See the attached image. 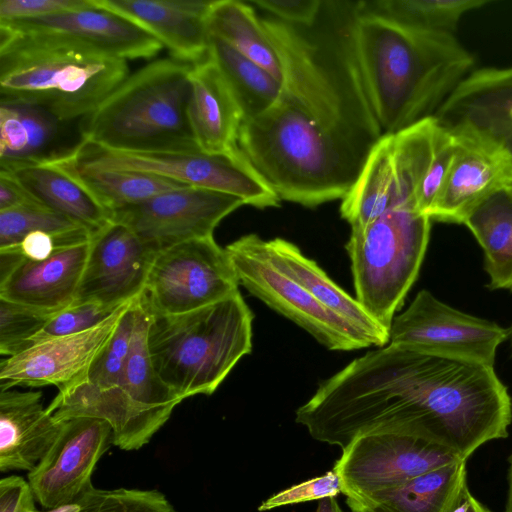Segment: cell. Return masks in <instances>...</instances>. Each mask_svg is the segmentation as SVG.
Masks as SVG:
<instances>
[{
	"mask_svg": "<svg viewBox=\"0 0 512 512\" xmlns=\"http://www.w3.org/2000/svg\"><path fill=\"white\" fill-rule=\"evenodd\" d=\"M357 1H323L312 26L261 18L282 65L281 94L244 120L237 145L280 200L343 199L383 136L353 39Z\"/></svg>",
	"mask_w": 512,
	"mask_h": 512,
	"instance_id": "obj_1",
	"label": "cell"
},
{
	"mask_svg": "<svg viewBox=\"0 0 512 512\" xmlns=\"http://www.w3.org/2000/svg\"><path fill=\"white\" fill-rule=\"evenodd\" d=\"M302 415L313 439L341 450L362 434L398 432L467 461L508 436L512 399L494 366L388 343L323 381Z\"/></svg>",
	"mask_w": 512,
	"mask_h": 512,
	"instance_id": "obj_2",
	"label": "cell"
},
{
	"mask_svg": "<svg viewBox=\"0 0 512 512\" xmlns=\"http://www.w3.org/2000/svg\"><path fill=\"white\" fill-rule=\"evenodd\" d=\"M353 39L383 135L434 117L474 64L455 35L419 31L362 12L358 1Z\"/></svg>",
	"mask_w": 512,
	"mask_h": 512,
	"instance_id": "obj_3",
	"label": "cell"
},
{
	"mask_svg": "<svg viewBox=\"0 0 512 512\" xmlns=\"http://www.w3.org/2000/svg\"><path fill=\"white\" fill-rule=\"evenodd\" d=\"M127 61L0 25V103L47 109L61 122L91 113L129 75Z\"/></svg>",
	"mask_w": 512,
	"mask_h": 512,
	"instance_id": "obj_4",
	"label": "cell"
},
{
	"mask_svg": "<svg viewBox=\"0 0 512 512\" xmlns=\"http://www.w3.org/2000/svg\"><path fill=\"white\" fill-rule=\"evenodd\" d=\"M190 69L171 57L129 74L81 119V140L120 151H201L187 114Z\"/></svg>",
	"mask_w": 512,
	"mask_h": 512,
	"instance_id": "obj_5",
	"label": "cell"
},
{
	"mask_svg": "<svg viewBox=\"0 0 512 512\" xmlns=\"http://www.w3.org/2000/svg\"><path fill=\"white\" fill-rule=\"evenodd\" d=\"M252 322L240 292L190 312L150 315L148 349L158 377L181 400L211 395L252 351Z\"/></svg>",
	"mask_w": 512,
	"mask_h": 512,
	"instance_id": "obj_6",
	"label": "cell"
},
{
	"mask_svg": "<svg viewBox=\"0 0 512 512\" xmlns=\"http://www.w3.org/2000/svg\"><path fill=\"white\" fill-rule=\"evenodd\" d=\"M431 221L415 210L395 209L366 225L351 228L345 247L351 261L355 298L388 332L418 277Z\"/></svg>",
	"mask_w": 512,
	"mask_h": 512,
	"instance_id": "obj_7",
	"label": "cell"
},
{
	"mask_svg": "<svg viewBox=\"0 0 512 512\" xmlns=\"http://www.w3.org/2000/svg\"><path fill=\"white\" fill-rule=\"evenodd\" d=\"M76 158L81 169L156 174L187 186L236 196L260 209L278 207L281 201L239 147L225 154L137 152L107 149L81 140L76 145Z\"/></svg>",
	"mask_w": 512,
	"mask_h": 512,
	"instance_id": "obj_8",
	"label": "cell"
},
{
	"mask_svg": "<svg viewBox=\"0 0 512 512\" xmlns=\"http://www.w3.org/2000/svg\"><path fill=\"white\" fill-rule=\"evenodd\" d=\"M240 285L267 306L303 328L329 350L370 347L348 322L320 304L273 261L267 240L247 234L225 247Z\"/></svg>",
	"mask_w": 512,
	"mask_h": 512,
	"instance_id": "obj_9",
	"label": "cell"
},
{
	"mask_svg": "<svg viewBox=\"0 0 512 512\" xmlns=\"http://www.w3.org/2000/svg\"><path fill=\"white\" fill-rule=\"evenodd\" d=\"M239 285L226 249L208 236L158 251L139 301L151 316L176 315L226 299Z\"/></svg>",
	"mask_w": 512,
	"mask_h": 512,
	"instance_id": "obj_10",
	"label": "cell"
},
{
	"mask_svg": "<svg viewBox=\"0 0 512 512\" xmlns=\"http://www.w3.org/2000/svg\"><path fill=\"white\" fill-rule=\"evenodd\" d=\"M457 460L450 451L422 438L374 432L355 437L333 470L351 511L366 512L384 492Z\"/></svg>",
	"mask_w": 512,
	"mask_h": 512,
	"instance_id": "obj_11",
	"label": "cell"
},
{
	"mask_svg": "<svg viewBox=\"0 0 512 512\" xmlns=\"http://www.w3.org/2000/svg\"><path fill=\"white\" fill-rule=\"evenodd\" d=\"M508 336V329L497 323L459 311L421 290L394 317L389 343L494 366L497 349Z\"/></svg>",
	"mask_w": 512,
	"mask_h": 512,
	"instance_id": "obj_12",
	"label": "cell"
},
{
	"mask_svg": "<svg viewBox=\"0 0 512 512\" xmlns=\"http://www.w3.org/2000/svg\"><path fill=\"white\" fill-rule=\"evenodd\" d=\"M244 205L233 195L184 187L113 212L112 221L132 230L157 251L197 238L213 236L227 215Z\"/></svg>",
	"mask_w": 512,
	"mask_h": 512,
	"instance_id": "obj_13",
	"label": "cell"
},
{
	"mask_svg": "<svg viewBox=\"0 0 512 512\" xmlns=\"http://www.w3.org/2000/svg\"><path fill=\"white\" fill-rule=\"evenodd\" d=\"M133 301L119 306L104 321L86 331L38 342L2 359L0 390L18 385H55L62 391L84 381Z\"/></svg>",
	"mask_w": 512,
	"mask_h": 512,
	"instance_id": "obj_14",
	"label": "cell"
},
{
	"mask_svg": "<svg viewBox=\"0 0 512 512\" xmlns=\"http://www.w3.org/2000/svg\"><path fill=\"white\" fill-rule=\"evenodd\" d=\"M111 436V426L105 420H63L51 448L28 473L35 500L46 509L75 503L92 485L91 475Z\"/></svg>",
	"mask_w": 512,
	"mask_h": 512,
	"instance_id": "obj_15",
	"label": "cell"
},
{
	"mask_svg": "<svg viewBox=\"0 0 512 512\" xmlns=\"http://www.w3.org/2000/svg\"><path fill=\"white\" fill-rule=\"evenodd\" d=\"M157 250L111 222L94 234L75 302L116 309L142 294Z\"/></svg>",
	"mask_w": 512,
	"mask_h": 512,
	"instance_id": "obj_16",
	"label": "cell"
},
{
	"mask_svg": "<svg viewBox=\"0 0 512 512\" xmlns=\"http://www.w3.org/2000/svg\"><path fill=\"white\" fill-rule=\"evenodd\" d=\"M447 130L454 137V156L429 218L464 224L482 201L512 185V160L501 147L468 127Z\"/></svg>",
	"mask_w": 512,
	"mask_h": 512,
	"instance_id": "obj_17",
	"label": "cell"
},
{
	"mask_svg": "<svg viewBox=\"0 0 512 512\" xmlns=\"http://www.w3.org/2000/svg\"><path fill=\"white\" fill-rule=\"evenodd\" d=\"M0 25L19 34L71 42L126 61L150 59L163 48L131 21L94 4L86 9Z\"/></svg>",
	"mask_w": 512,
	"mask_h": 512,
	"instance_id": "obj_18",
	"label": "cell"
},
{
	"mask_svg": "<svg viewBox=\"0 0 512 512\" xmlns=\"http://www.w3.org/2000/svg\"><path fill=\"white\" fill-rule=\"evenodd\" d=\"M131 21L168 48L172 58L195 64L209 55L208 14L214 0H92Z\"/></svg>",
	"mask_w": 512,
	"mask_h": 512,
	"instance_id": "obj_19",
	"label": "cell"
},
{
	"mask_svg": "<svg viewBox=\"0 0 512 512\" xmlns=\"http://www.w3.org/2000/svg\"><path fill=\"white\" fill-rule=\"evenodd\" d=\"M446 129L468 127L512 160V67L471 72L434 115Z\"/></svg>",
	"mask_w": 512,
	"mask_h": 512,
	"instance_id": "obj_20",
	"label": "cell"
},
{
	"mask_svg": "<svg viewBox=\"0 0 512 512\" xmlns=\"http://www.w3.org/2000/svg\"><path fill=\"white\" fill-rule=\"evenodd\" d=\"M12 172L42 205L64 215L93 233L112 222V214L79 176L76 146L42 160L0 164Z\"/></svg>",
	"mask_w": 512,
	"mask_h": 512,
	"instance_id": "obj_21",
	"label": "cell"
},
{
	"mask_svg": "<svg viewBox=\"0 0 512 512\" xmlns=\"http://www.w3.org/2000/svg\"><path fill=\"white\" fill-rule=\"evenodd\" d=\"M47 409L59 422L73 417L105 420L112 443L127 451L147 444L167 422L137 405L119 386L101 388L86 380L59 391Z\"/></svg>",
	"mask_w": 512,
	"mask_h": 512,
	"instance_id": "obj_22",
	"label": "cell"
},
{
	"mask_svg": "<svg viewBox=\"0 0 512 512\" xmlns=\"http://www.w3.org/2000/svg\"><path fill=\"white\" fill-rule=\"evenodd\" d=\"M91 240L58 249L45 260L25 259L0 284V298L48 314L68 308L75 302Z\"/></svg>",
	"mask_w": 512,
	"mask_h": 512,
	"instance_id": "obj_23",
	"label": "cell"
},
{
	"mask_svg": "<svg viewBox=\"0 0 512 512\" xmlns=\"http://www.w3.org/2000/svg\"><path fill=\"white\" fill-rule=\"evenodd\" d=\"M189 84L188 120L201 151L225 154L236 149L244 115L210 55L191 65Z\"/></svg>",
	"mask_w": 512,
	"mask_h": 512,
	"instance_id": "obj_24",
	"label": "cell"
},
{
	"mask_svg": "<svg viewBox=\"0 0 512 512\" xmlns=\"http://www.w3.org/2000/svg\"><path fill=\"white\" fill-rule=\"evenodd\" d=\"M61 425L43 406L40 391L0 390V471L30 472L51 448Z\"/></svg>",
	"mask_w": 512,
	"mask_h": 512,
	"instance_id": "obj_25",
	"label": "cell"
},
{
	"mask_svg": "<svg viewBox=\"0 0 512 512\" xmlns=\"http://www.w3.org/2000/svg\"><path fill=\"white\" fill-rule=\"evenodd\" d=\"M267 247L281 270L300 283L320 304L353 326L370 347H383L389 343V332L295 244L274 238L267 240Z\"/></svg>",
	"mask_w": 512,
	"mask_h": 512,
	"instance_id": "obj_26",
	"label": "cell"
},
{
	"mask_svg": "<svg viewBox=\"0 0 512 512\" xmlns=\"http://www.w3.org/2000/svg\"><path fill=\"white\" fill-rule=\"evenodd\" d=\"M395 209H399V200L392 134H385L373 146L358 178L343 197L340 213L353 228L366 225Z\"/></svg>",
	"mask_w": 512,
	"mask_h": 512,
	"instance_id": "obj_27",
	"label": "cell"
},
{
	"mask_svg": "<svg viewBox=\"0 0 512 512\" xmlns=\"http://www.w3.org/2000/svg\"><path fill=\"white\" fill-rule=\"evenodd\" d=\"M0 104V164L37 161L63 153L54 149L63 122L51 112L25 103Z\"/></svg>",
	"mask_w": 512,
	"mask_h": 512,
	"instance_id": "obj_28",
	"label": "cell"
},
{
	"mask_svg": "<svg viewBox=\"0 0 512 512\" xmlns=\"http://www.w3.org/2000/svg\"><path fill=\"white\" fill-rule=\"evenodd\" d=\"M467 487L466 461L457 460L384 492L366 512H451Z\"/></svg>",
	"mask_w": 512,
	"mask_h": 512,
	"instance_id": "obj_29",
	"label": "cell"
},
{
	"mask_svg": "<svg viewBox=\"0 0 512 512\" xmlns=\"http://www.w3.org/2000/svg\"><path fill=\"white\" fill-rule=\"evenodd\" d=\"M207 24L210 35L224 41L282 82L279 56L251 4L214 0Z\"/></svg>",
	"mask_w": 512,
	"mask_h": 512,
	"instance_id": "obj_30",
	"label": "cell"
},
{
	"mask_svg": "<svg viewBox=\"0 0 512 512\" xmlns=\"http://www.w3.org/2000/svg\"><path fill=\"white\" fill-rule=\"evenodd\" d=\"M150 314L136 300V318L119 386L137 405L168 420L182 401L158 377L148 349Z\"/></svg>",
	"mask_w": 512,
	"mask_h": 512,
	"instance_id": "obj_31",
	"label": "cell"
},
{
	"mask_svg": "<svg viewBox=\"0 0 512 512\" xmlns=\"http://www.w3.org/2000/svg\"><path fill=\"white\" fill-rule=\"evenodd\" d=\"M209 55L227 81L244 120L261 115L276 103L282 82L267 70L212 35Z\"/></svg>",
	"mask_w": 512,
	"mask_h": 512,
	"instance_id": "obj_32",
	"label": "cell"
},
{
	"mask_svg": "<svg viewBox=\"0 0 512 512\" xmlns=\"http://www.w3.org/2000/svg\"><path fill=\"white\" fill-rule=\"evenodd\" d=\"M489 3V0H372L358 1V8L411 29L455 35L465 13Z\"/></svg>",
	"mask_w": 512,
	"mask_h": 512,
	"instance_id": "obj_33",
	"label": "cell"
},
{
	"mask_svg": "<svg viewBox=\"0 0 512 512\" xmlns=\"http://www.w3.org/2000/svg\"><path fill=\"white\" fill-rule=\"evenodd\" d=\"M77 169L84 184L111 214L160 194L189 187L170 178L145 172L87 170L78 165Z\"/></svg>",
	"mask_w": 512,
	"mask_h": 512,
	"instance_id": "obj_34",
	"label": "cell"
},
{
	"mask_svg": "<svg viewBox=\"0 0 512 512\" xmlns=\"http://www.w3.org/2000/svg\"><path fill=\"white\" fill-rule=\"evenodd\" d=\"M484 252V267L492 274L501 264L512 238V194L509 187L490 195L466 218Z\"/></svg>",
	"mask_w": 512,
	"mask_h": 512,
	"instance_id": "obj_35",
	"label": "cell"
},
{
	"mask_svg": "<svg viewBox=\"0 0 512 512\" xmlns=\"http://www.w3.org/2000/svg\"><path fill=\"white\" fill-rule=\"evenodd\" d=\"M34 231H43L77 242H88L95 234L82 224L42 204L0 212V249L18 245L27 234Z\"/></svg>",
	"mask_w": 512,
	"mask_h": 512,
	"instance_id": "obj_36",
	"label": "cell"
},
{
	"mask_svg": "<svg viewBox=\"0 0 512 512\" xmlns=\"http://www.w3.org/2000/svg\"><path fill=\"white\" fill-rule=\"evenodd\" d=\"M75 503L77 512H177L157 490H101L91 485Z\"/></svg>",
	"mask_w": 512,
	"mask_h": 512,
	"instance_id": "obj_37",
	"label": "cell"
},
{
	"mask_svg": "<svg viewBox=\"0 0 512 512\" xmlns=\"http://www.w3.org/2000/svg\"><path fill=\"white\" fill-rule=\"evenodd\" d=\"M53 315L0 298V354L11 357L30 348Z\"/></svg>",
	"mask_w": 512,
	"mask_h": 512,
	"instance_id": "obj_38",
	"label": "cell"
},
{
	"mask_svg": "<svg viewBox=\"0 0 512 512\" xmlns=\"http://www.w3.org/2000/svg\"><path fill=\"white\" fill-rule=\"evenodd\" d=\"M137 299L122 316L112 338L89 370L86 381L101 388L118 384L131 345Z\"/></svg>",
	"mask_w": 512,
	"mask_h": 512,
	"instance_id": "obj_39",
	"label": "cell"
},
{
	"mask_svg": "<svg viewBox=\"0 0 512 512\" xmlns=\"http://www.w3.org/2000/svg\"><path fill=\"white\" fill-rule=\"evenodd\" d=\"M454 151L455 141L452 133L438 123L433 157L416 198V210L420 214L429 217L446 181Z\"/></svg>",
	"mask_w": 512,
	"mask_h": 512,
	"instance_id": "obj_40",
	"label": "cell"
},
{
	"mask_svg": "<svg viewBox=\"0 0 512 512\" xmlns=\"http://www.w3.org/2000/svg\"><path fill=\"white\" fill-rule=\"evenodd\" d=\"M114 310L94 302L72 304L48 320L31 339L30 347L51 338L86 331L104 321Z\"/></svg>",
	"mask_w": 512,
	"mask_h": 512,
	"instance_id": "obj_41",
	"label": "cell"
},
{
	"mask_svg": "<svg viewBox=\"0 0 512 512\" xmlns=\"http://www.w3.org/2000/svg\"><path fill=\"white\" fill-rule=\"evenodd\" d=\"M340 493H342L340 478L332 469L321 476L308 479L273 494L260 504L258 510L264 512L281 506L336 497Z\"/></svg>",
	"mask_w": 512,
	"mask_h": 512,
	"instance_id": "obj_42",
	"label": "cell"
},
{
	"mask_svg": "<svg viewBox=\"0 0 512 512\" xmlns=\"http://www.w3.org/2000/svg\"><path fill=\"white\" fill-rule=\"evenodd\" d=\"M92 6L91 0H0V22L42 18Z\"/></svg>",
	"mask_w": 512,
	"mask_h": 512,
	"instance_id": "obj_43",
	"label": "cell"
},
{
	"mask_svg": "<svg viewBox=\"0 0 512 512\" xmlns=\"http://www.w3.org/2000/svg\"><path fill=\"white\" fill-rule=\"evenodd\" d=\"M322 0H252L250 4L265 10L287 24L309 27L317 20Z\"/></svg>",
	"mask_w": 512,
	"mask_h": 512,
	"instance_id": "obj_44",
	"label": "cell"
},
{
	"mask_svg": "<svg viewBox=\"0 0 512 512\" xmlns=\"http://www.w3.org/2000/svg\"><path fill=\"white\" fill-rule=\"evenodd\" d=\"M34 494L29 481L18 475L0 480V512L35 511Z\"/></svg>",
	"mask_w": 512,
	"mask_h": 512,
	"instance_id": "obj_45",
	"label": "cell"
},
{
	"mask_svg": "<svg viewBox=\"0 0 512 512\" xmlns=\"http://www.w3.org/2000/svg\"><path fill=\"white\" fill-rule=\"evenodd\" d=\"M81 243L85 242H77L43 231H34L27 234L18 245L13 247H16L26 259L41 261L49 258L58 249Z\"/></svg>",
	"mask_w": 512,
	"mask_h": 512,
	"instance_id": "obj_46",
	"label": "cell"
},
{
	"mask_svg": "<svg viewBox=\"0 0 512 512\" xmlns=\"http://www.w3.org/2000/svg\"><path fill=\"white\" fill-rule=\"evenodd\" d=\"M33 204L41 203L26 190L12 172L0 168V212Z\"/></svg>",
	"mask_w": 512,
	"mask_h": 512,
	"instance_id": "obj_47",
	"label": "cell"
},
{
	"mask_svg": "<svg viewBox=\"0 0 512 512\" xmlns=\"http://www.w3.org/2000/svg\"><path fill=\"white\" fill-rule=\"evenodd\" d=\"M509 189L512 194V185ZM488 287L491 290L512 291V238L501 264L496 271L489 275Z\"/></svg>",
	"mask_w": 512,
	"mask_h": 512,
	"instance_id": "obj_48",
	"label": "cell"
},
{
	"mask_svg": "<svg viewBox=\"0 0 512 512\" xmlns=\"http://www.w3.org/2000/svg\"><path fill=\"white\" fill-rule=\"evenodd\" d=\"M451 512H492L488 507L476 499L468 487L463 491Z\"/></svg>",
	"mask_w": 512,
	"mask_h": 512,
	"instance_id": "obj_49",
	"label": "cell"
},
{
	"mask_svg": "<svg viewBox=\"0 0 512 512\" xmlns=\"http://www.w3.org/2000/svg\"><path fill=\"white\" fill-rule=\"evenodd\" d=\"M315 512H344L339 506L335 497H328L319 500Z\"/></svg>",
	"mask_w": 512,
	"mask_h": 512,
	"instance_id": "obj_50",
	"label": "cell"
},
{
	"mask_svg": "<svg viewBox=\"0 0 512 512\" xmlns=\"http://www.w3.org/2000/svg\"><path fill=\"white\" fill-rule=\"evenodd\" d=\"M508 473H507V481H508V491H507V499L505 504L504 512H512V453L508 457Z\"/></svg>",
	"mask_w": 512,
	"mask_h": 512,
	"instance_id": "obj_51",
	"label": "cell"
},
{
	"mask_svg": "<svg viewBox=\"0 0 512 512\" xmlns=\"http://www.w3.org/2000/svg\"><path fill=\"white\" fill-rule=\"evenodd\" d=\"M79 510V505L77 503L64 505L61 507H57L54 509H48V511H32V512H77Z\"/></svg>",
	"mask_w": 512,
	"mask_h": 512,
	"instance_id": "obj_52",
	"label": "cell"
},
{
	"mask_svg": "<svg viewBox=\"0 0 512 512\" xmlns=\"http://www.w3.org/2000/svg\"><path fill=\"white\" fill-rule=\"evenodd\" d=\"M508 331H509V335H510V338H511V345H512V326H511V328Z\"/></svg>",
	"mask_w": 512,
	"mask_h": 512,
	"instance_id": "obj_53",
	"label": "cell"
}]
</instances>
